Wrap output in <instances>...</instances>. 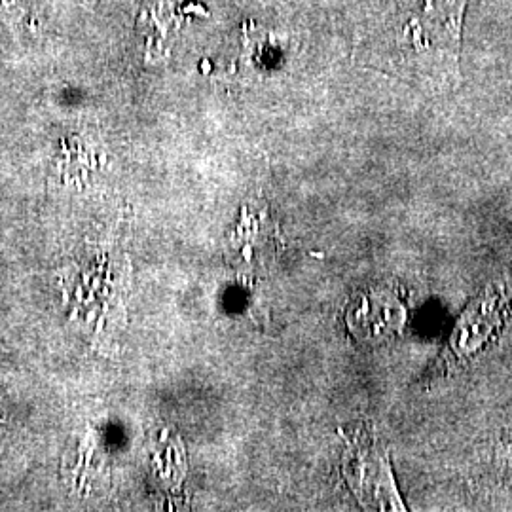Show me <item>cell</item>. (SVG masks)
<instances>
[{"instance_id":"cell-1","label":"cell","mask_w":512,"mask_h":512,"mask_svg":"<svg viewBox=\"0 0 512 512\" xmlns=\"http://www.w3.org/2000/svg\"><path fill=\"white\" fill-rule=\"evenodd\" d=\"M467 0H401L385 27V59L401 73L458 82L461 29Z\"/></svg>"}]
</instances>
